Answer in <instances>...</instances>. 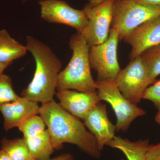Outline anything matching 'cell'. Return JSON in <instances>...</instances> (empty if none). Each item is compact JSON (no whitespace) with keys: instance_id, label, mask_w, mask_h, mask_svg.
<instances>
[{"instance_id":"cell-1","label":"cell","mask_w":160,"mask_h":160,"mask_svg":"<svg viewBox=\"0 0 160 160\" xmlns=\"http://www.w3.org/2000/svg\"><path fill=\"white\" fill-rule=\"evenodd\" d=\"M39 114L46 124L54 150H59L64 143H70L91 157H101L96 140L84 123L54 100L42 104Z\"/></svg>"},{"instance_id":"cell-2","label":"cell","mask_w":160,"mask_h":160,"mask_svg":"<svg viewBox=\"0 0 160 160\" xmlns=\"http://www.w3.org/2000/svg\"><path fill=\"white\" fill-rule=\"evenodd\" d=\"M26 46L34 58L36 70L33 78L22 91L21 96L42 104L52 101L62 62L49 46L31 36L26 37Z\"/></svg>"},{"instance_id":"cell-3","label":"cell","mask_w":160,"mask_h":160,"mask_svg":"<svg viewBox=\"0 0 160 160\" xmlns=\"http://www.w3.org/2000/svg\"><path fill=\"white\" fill-rule=\"evenodd\" d=\"M72 55L69 64L58 77L57 89H73L91 93L97 92L96 82L91 73L89 46L81 32L72 36L69 42Z\"/></svg>"},{"instance_id":"cell-4","label":"cell","mask_w":160,"mask_h":160,"mask_svg":"<svg viewBox=\"0 0 160 160\" xmlns=\"http://www.w3.org/2000/svg\"><path fill=\"white\" fill-rule=\"evenodd\" d=\"M159 16L160 6L144 5L135 0H115L112 28L117 30L121 41L143 23Z\"/></svg>"},{"instance_id":"cell-5","label":"cell","mask_w":160,"mask_h":160,"mask_svg":"<svg viewBox=\"0 0 160 160\" xmlns=\"http://www.w3.org/2000/svg\"><path fill=\"white\" fill-rule=\"evenodd\" d=\"M96 85L100 99L109 103L114 112L117 131H126L135 119L146 114L143 109L123 95L115 82L97 81Z\"/></svg>"},{"instance_id":"cell-6","label":"cell","mask_w":160,"mask_h":160,"mask_svg":"<svg viewBox=\"0 0 160 160\" xmlns=\"http://www.w3.org/2000/svg\"><path fill=\"white\" fill-rule=\"evenodd\" d=\"M119 41L117 30L112 28L104 42L89 47L90 66L97 72L98 81H115L121 70L117 56Z\"/></svg>"},{"instance_id":"cell-7","label":"cell","mask_w":160,"mask_h":160,"mask_svg":"<svg viewBox=\"0 0 160 160\" xmlns=\"http://www.w3.org/2000/svg\"><path fill=\"white\" fill-rule=\"evenodd\" d=\"M115 83L127 99L137 105L143 99L146 89L154 82L149 77L140 56L131 60L126 68L121 69Z\"/></svg>"},{"instance_id":"cell-8","label":"cell","mask_w":160,"mask_h":160,"mask_svg":"<svg viewBox=\"0 0 160 160\" xmlns=\"http://www.w3.org/2000/svg\"><path fill=\"white\" fill-rule=\"evenodd\" d=\"M115 0H106L98 5L86 4L83 10L89 23L81 33L89 47L102 44L109 37Z\"/></svg>"},{"instance_id":"cell-9","label":"cell","mask_w":160,"mask_h":160,"mask_svg":"<svg viewBox=\"0 0 160 160\" xmlns=\"http://www.w3.org/2000/svg\"><path fill=\"white\" fill-rule=\"evenodd\" d=\"M41 17L50 23L63 24L82 32L89 23L85 12L72 8L63 0H39Z\"/></svg>"},{"instance_id":"cell-10","label":"cell","mask_w":160,"mask_h":160,"mask_svg":"<svg viewBox=\"0 0 160 160\" xmlns=\"http://www.w3.org/2000/svg\"><path fill=\"white\" fill-rule=\"evenodd\" d=\"M131 47L130 60L160 43V16L140 25L124 39Z\"/></svg>"},{"instance_id":"cell-11","label":"cell","mask_w":160,"mask_h":160,"mask_svg":"<svg viewBox=\"0 0 160 160\" xmlns=\"http://www.w3.org/2000/svg\"><path fill=\"white\" fill-rule=\"evenodd\" d=\"M86 128L94 137L102 151L107 143L115 136V125L109 121L106 106L101 102L88 112L83 119Z\"/></svg>"},{"instance_id":"cell-12","label":"cell","mask_w":160,"mask_h":160,"mask_svg":"<svg viewBox=\"0 0 160 160\" xmlns=\"http://www.w3.org/2000/svg\"><path fill=\"white\" fill-rule=\"evenodd\" d=\"M56 95L63 109L82 120L101 102L97 92L88 93L72 89H58Z\"/></svg>"},{"instance_id":"cell-13","label":"cell","mask_w":160,"mask_h":160,"mask_svg":"<svg viewBox=\"0 0 160 160\" xmlns=\"http://www.w3.org/2000/svg\"><path fill=\"white\" fill-rule=\"evenodd\" d=\"M40 107L37 102L21 96L16 101L0 106V112L4 119V129L7 131L18 127L27 118L39 114Z\"/></svg>"},{"instance_id":"cell-14","label":"cell","mask_w":160,"mask_h":160,"mask_svg":"<svg viewBox=\"0 0 160 160\" xmlns=\"http://www.w3.org/2000/svg\"><path fill=\"white\" fill-rule=\"evenodd\" d=\"M149 145L148 140L132 142L115 136L106 146L122 151L128 160H146V153Z\"/></svg>"},{"instance_id":"cell-15","label":"cell","mask_w":160,"mask_h":160,"mask_svg":"<svg viewBox=\"0 0 160 160\" xmlns=\"http://www.w3.org/2000/svg\"><path fill=\"white\" fill-rule=\"evenodd\" d=\"M27 51L26 46L12 38L7 30H0V63L9 66L14 60L24 56Z\"/></svg>"},{"instance_id":"cell-16","label":"cell","mask_w":160,"mask_h":160,"mask_svg":"<svg viewBox=\"0 0 160 160\" xmlns=\"http://www.w3.org/2000/svg\"><path fill=\"white\" fill-rule=\"evenodd\" d=\"M24 139L32 154L37 159L46 160L51 158L54 149L48 129L36 136Z\"/></svg>"},{"instance_id":"cell-17","label":"cell","mask_w":160,"mask_h":160,"mask_svg":"<svg viewBox=\"0 0 160 160\" xmlns=\"http://www.w3.org/2000/svg\"><path fill=\"white\" fill-rule=\"evenodd\" d=\"M1 149L12 160H38L32 154L23 138L13 139L3 138L1 141Z\"/></svg>"},{"instance_id":"cell-18","label":"cell","mask_w":160,"mask_h":160,"mask_svg":"<svg viewBox=\"0 0 160 160\" xmlns=\"http://www.w3.org/2000/svg\"><path fill=\"white\" fill-rule=\"evenodd\" d=\"M141 57L149 77L155 82L156 78L160 75V43L147 49Z\"/></svg>"},{"instance_id":"cell-19","label":"cell","mask_w":160,"mask_h":160,"mask_svg":"<svg viewBox=\"0 0 160 160\" xmlns=\"http://www.w3.org/2000/svg\"><path fill=\"white\" fill-rule=\"evenodd\" d=\"M46 124L40 116H32L23 121L18 126L22 132L23 138L32 137L42 133L46 130Z\"/></svg>"},{"instance_id":"cell-20","label":"cell","mask_w":160,"mask_h":160,"mask_svg":"<svg viewBox=\"0 0 160 160\" xmlns=\"http://www.w3.org/2000/svg\"><path fill=\"white\" fill-rule=\"evenodd\" d=\"M20 97L13 90L11 78L3 73L0 74V106L16 101Z\"/></svg>"},{"instance_id":"cell-21","label":"cell","mask_w":160,"mask_h":160,"mask_svg":"<svg viewBox=\"0 0 160 160\" xmlns=\"http://www.w3.org/2000/svg\"><path fill=\"white\" fill-rule=\"evenodd\" d=\"M143 99L151 101L158 112H160V80L146 89Z\"/></svg>"},{"instance_id":"cell-22","label":"cell","mask_w":160,"mask_h":160,"mask_svg":"<svg viewBox=\"0 0 160 160\" xmlns=\"http://www.w3.org/2000/svg\"><path fill=\"white\" fill-rule=\"evenodd\" d=\"M146 160H160V143L149 145L146 155Z\"/></svg>"},{"instance_id":"cell-23","label":"cell","mask_w":160,"mask_h":160,"mask_svg":"<svg viewBox=\"0 0 160 160\" xmlns=\"http://www.w3.org/2000/svg\"><path fill=\"white\" fill-rule=\"evenodd\" d=\"M46 160H75L73 155L70 153H64Z\"/></svg>"},{"instance_id":"cell-24","label":"cell","mask_w":160,"mask_h":160,"mask_svg":"<svg viewBox=\"0 0 160 160\" xmlns=\"http://www.w3.org/2000/svg\"><path fill=\"white\" fill-rule=\"evenodd\" d=\"M135 1L144 5L160 6V0H135Z\"/></svg>"},{"instance_id":"cell-25","label":"cell","mask_w":160,"mask_h":160,"mask_svg":"<svg viewBox=\"0 0 160 160\" xmlns=\"http://www.w3.org/2000/svg\"><path fill=\"white\" fill-rule=\"evenodd\" d=\"M0 160H12L9 156L2 149H0Z\"/></svg>"},{"instance_id":"cell-26","label":"cell","mask_w":160,"mask_h":160,"mask_svg":"<svg viewBox=\"0 0 160 160\" xmlns=\"http://www.w3.org/2000/svg\"><path fill=\"white\" fill-rule=\"evenodd\" d=\"M105 1L106 0H88L89 2L88 4L91 6H96Z\"/></svg>"},{"instance_id":"cell-27","label":"cell","mask_w":160,"mask_h":160,"mask_svg":"<svg viewBox=\"0 0 160 160\" xmlns=\"http://www.w3.org/2000/svg\"><path fill=\"white\" fill-rule=\"evenodd\" d=\"M7 65L0 63V74L3 73V72L8 67Z\"/></svg>"},{"instance_id":"cell-28","label":"cell","mask_w":160,"mask_h":160,"mask_svg":"<svg viewBox=\"0 0 160 160\" xmlns=\"http://www.w3.org/2000/svg\"><path fill=\"white\" fill-rule=\"evenodd\" d=\"M155 121L160 125V112H158L157 114L155 117Z\"/></svg>"},{"instance_id":"cell-29","label":"cell","mask_w":160,"mask_h":160,"mask_svg":"<svg viewBox=\"0 0 160 160\" xmlns=\"http://www.w3.org/2000/svg\"><path fill=\"white\" fill-rule=\"evenodd\" d=\"M28 1V0H22V2L24 3L25 2H26V1Z\"/></svg>"}]
</instances>
